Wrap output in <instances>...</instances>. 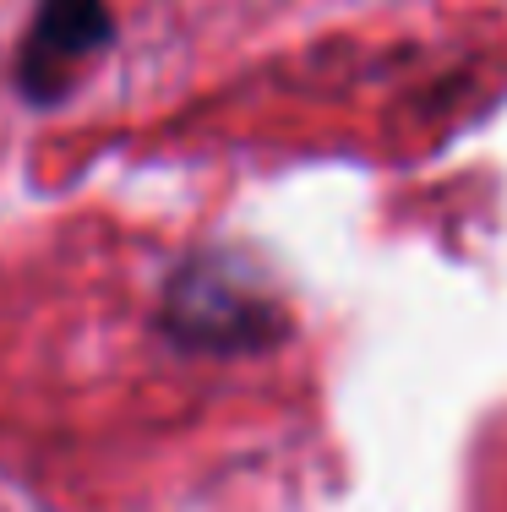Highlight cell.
<instances>
[{
    "instance_id": "1",
    "label": "cell",
    "mask_w": 507,
    "mask_h": 512,
    "mask_svg": "<svg viewBox=\"0 0 507 512\" xmlns=\"http://www.w3.org/2000/svg\"><path fill=\"white\" fill-rule=\"evenodd\" d=\"M104 33H110V17L99 0H44V17L28 39V55H22V82L44 99L71 60L99 50Z\"/></svg>"
}]
</instances>
